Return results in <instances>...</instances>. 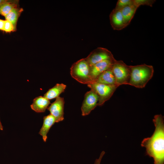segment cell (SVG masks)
<instances>
[{"label": "cell", "mask_w": 164, "mask_h": 164, "mask_svg": "<svg viewBox=\"0 0 164 164\" xmlns=\"http://www.w3.org/2000/svg\"><path fill=\"white\" fill-rule=\"evenodd\" d=\"M155 129L150 137L145 138L141 146L145 148L146 154L153 158V164H164V124L161 114L155 115L153 119Z\"/></svg>", "instance_id": "1"}, {"label": "cell", "mask_w": 164, "mask_h": 164, "mask_svg": "<svg viewBox=\"0 0 164 164\" xmlns=\"http://www.w3.org/2000/svg\"><path fill=\"white\" fill-rule=\"evenodd\" d=\"M55 122H56L55 118L50 114L44 117L43 125L39 134L42 136L44 142H46L47 138V134Z\"/></svg>", "instance_id": "13"}, {"label": "cell", "mask_w": 164, "mask_h": 164, "mask_svg": "<svg viewBox=\"0 0 164 164\" xmlns=\"http://www.w3.org/2000/svg\"><path fill=\"white\" fill-rule=\"evenodd\" d=\"M50 103L49 100L40 96L35 97L33 100L30 107L32 110L37 113L44 112Z\"/></svg>", "instance_id": "12"}, {"label": "cell", "mask_w": 164, "mask_h": 164, "mask_svg": "<svg viewBox=\"0 0 164 164\" xmlns=\"http://www.w3.org/2000/svg\"><path fill=\"white\" fill-rule=\"evenodd\" d=\"M87 86L94 91L98 95L99 99L97 106L102 105L111 97L118 87L116 85H108L92 81Z\"/></svg>", "instance_id": "5"}, {"label": "cell", "mask_w": 164, "mask_h": 164, "mask_svg": "<svg viewBox=\"0 0 164 164\" xmlns=\"http://www.w3.org/2000/svg\"><path fill=\"white\" fill-rule=\"evenodd\" d=\"M111 68L103 72L92 81L107 85L117 86Z\"/></svg>", "instance_id": "11"}, {"label": "cell", "mask_w": 164, "mask_h": 164, "mask_svg": "<svg viewBox=\"0 0 164 164\" xmlns=\"http://www.w3.org/2000/svg\"><path fill=\"white\" fill-rule=\"evenodd\" d=\"M115 60V59L102 61L90 67V77L91 82L103 72L111 68Z\"/></svg>", "instance_id": "9"}, {"label": "cell", "mask_w": 164, "mask_h": 164, "mask_svg": "<svg viewBox=\"0 0 164 164\" xmlns=\"http://www.w3.org/2000/svg\"><path fill=\"white\" fill-rule=\"evenodd\" d=\"M66 85L63 83L57 84L53 87L50 89L44 95L43 97L50 100L58 97L64 91Z\"/></svg>", "instance_id": "14"}, {"label": "cell", "mask_w": 164, "mask_h": 164, "mask_svg": "<svg viewBox=\"0 0 164 164\" xmlns=\"http://www.w3.org/2000/svg\"><path fill=\"white\" fill-rule=\"evenodd\" d=\"M155 2V0H133V3L138 8L141 5L152 7Z\"/></svg>", "instance_id": "19"}, {"label": "cell", "mask_w": 164, "mask_h": 164, "mask_svg": "<svg viewBox=\"0 0 164 164\" xmlns=\"http://www.w3.org/2000/svg\"><path fill=\"white\" fill-rule=\"evenodd\" d=\"M8 1V0H0V6L6 3Z\"/></svg>", "instance_id": "23"}, {"label": "cell", "mask_w": 164, "mask_h": 164, "mask_svg": "<svg viewBox=\"0 0 164 164\" xmlns=\"http://www.w3.org/2000/svg\"><path fill=\"white\" fill-rule=\"evenodd\" d=\"M138 8L133 3L121 10L125 23L127 26L130 23Z\"/></svg>", "instance_id": "15"}, {"label": "cell", "mask_w": 164, "mask_h": 164, "mask_svg": "<svg viewBox=\"0 0 164 164\" xmlns=\"http://www.w3.org/2000/svg\"><path fill=\"white\" fill-rule=\"evenodd\" d=\"M85 58L90 67L102 61L115 59L110 51L101 47H97L93 50Z\"/></svg>", "instance_id": "6"}, {"label": "cell", "mask_w": 164, "mask_h": 164, "mask_svg": "<svg viewBox=\"0 0 164 164\" xmlns=\"http://www.w3.org/2000/svg\"><path fill=\"white\" fill-rule=\"evenodd\" d=\"M90 70V66L86 59L83 58L72 65L70 74L72 77L78 82L87 84L91 82Z\"/></svg>", "instance_id": "3"}, {"label": "cell", "mask_w": 164, "mask_h": 164, "mask_svg": "<svg viewBox=\"0 0 164 164\" xmlns=\"http://www.w3.org/2000/svg\"><path fill=\"white\" fill-rule=\"evenodd\" d=\"M131 73L128 85L138 88H143L152 77L154 73L152 66L145 64L130 66Z\"/></svg>", "instance_id": "2"}, {"label": "cell", "mask_w": 164, "mask_h": 164, "mask_svg": "<svg viewBox=\"0 0 164 164\" xmlns=\"http://www.w3.org/2000/svg\"><path fill=\"white\" fill-rule=\"evenodd\" d=\"M111 25L113 29L120 30L126 26L120 10L114 9L109 15Z\"/></svg>", "instance_id": "10"}, {"label": "cell", "mask_w": 164, "mask_h": 164, "mask_svg": "<svg viewBox=\"0 0 164 164\" xmlns=\"http://www.w3.org/2000/svg\"><path fill=\"white\" fill-rule=\"evenodd\" d=\"M0 130L2 131L3 130V127L1 123L0 120Z\"/></svg>", "instance_id": "24"}, {"label": "cell", "mask_w": 164, "mask_h": 164, "mask_svg": "<svg viewBox=\"0 0 164 164\" xmlns=\"http://www.w3.org/2000/svg\"><path fill=\"white\" fill-rule=\"evenodd\" d=\"M5 20L0 19V30L3 31Z\"/></svg>", "instance_id": "22"}, {"label": "cell", "mask_w": 164, "mask_h": 164, "mask_svg": "<svg viewBox=\"0 0 164 164\" xmlns=\"http://www.w3.org/2000/svg\"><path fill=\"white\" fill-rule=\"evenodd\" d=\"M99 99L98 94L93 90L87 92L84 96V99L81 107L82 115L89 114L97 106Z\"/></svg>", "instance_id": "7"}, {"label": "cell", "mask_w": 164, "mask_h": 164, "mask_svg": "<svg viewBox=\"0 0 164 164\" xmlns=\"http://www.w3.org/2000/svg\"><path fill=\"white\" fill-rule=\"evenodd\" d=\"M133 4V0H118L116 3L115 9L121 10L123 8Z\"/></svg>", "instance_id": "18"}, {"label": "cell", "mask_w": 164, "mask_h": 164, "mask_svg": "<svg viewBox=\"0 0 164 164\" xmlns=\"http://www.w3.org/2000/svg\"><path fill=\"white\" fill-rule=\"evenodd\" d=\"M19 0H8L0 6V14L5 17L15 8L18 6Z\"/></svg>", "instance_id": "17"}, {"label": "cell", "mask_w": 164, "mask_h": 164, "mask_svg": "<svg viewBox=\"0 0 164 164\" xmlns=\"http://www.w3.org/2000/svg\"><path fill=\"white\" fill-rule=\"evenodd\" d=\"M64 98L59 96L47 109L50 114L55 118L56 122L62 121L64 119Z\"/></svg>", "instance_id": "8"}, {"label": "cell", "mask_w": 164, "mask_h": 164, "mask_svg": "<svg viewBox=\"0 0 164 164\" xmlns=\"http://www.w3.org/2000/svg\"><path fill=\"white\" fill-rule=\"evenodd\" d=\"M3 31L6 32L15 31L14 27L11 22L5 20Z\"/></svg>", "instance_id": "20"}, {"label": "cell", "mask_w": 164, "mask_h": 164, "mask_svg": "<svg viewBox=\"0 0 164 164\" xmlns=\"http://www.w3.org/2000/svg\"><path fill=\"white\" fill-rule=\"evenodd\" d=\"M105 153L104 151H102L101 153L98 158L96 159L95 160L94 164H100L101 159Z\"/></svg>", "instance_id": "21"}, {"label": "cell", "mask_w": 164, "mask_h": 164, "mask_svg": "<svg viewBox=\"0 0 164 164\" xmlns=\"http://www.w3.org/2000/svg\"><path fill=\"white\" fill-rule=\"evenodd\" d=\"M111 69L118 87L123 84L128 85L131 73L130 66L127 65L121 60H115Z\"/></svg>", "instance_id": "4"}, {"label": "cell", "mask_w": 164, "mask_h": 164, "mask_svg": "<svg viewBox=\"0 0 164 164\" xmlns=\"http://www.w3.org/2000/svg\"><path fill=\"white\" fill-rule=\"evenodd\" d=\"M22 8L18 7L12 9L5 17L6 20L11 22L13 25L15 31L16 30V26L18 19L23 11Z\"/></svg>", "instance_id": "16"}]
</instances>
